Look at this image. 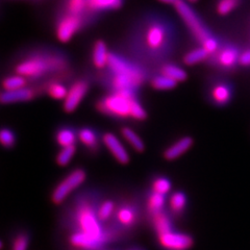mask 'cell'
Segmentation results:
<instances>
[{
  "instance_id": "cell-1",
  "label": "cell",
  "mask_w": 250,
  "mask_h": 250,
  "mask_svg": "<svg viewBox=\"0 0 250 250\" xmlns=\"http://www.w3.org/2000/svg\"><path fill=\"white\" fill-rule=\"evenodd\" d=\"M178 30L165 14L146 12L135 20L125 37L126 57L148 70H155L176 51Z\"/></svg>"
},
{
  "instance_id": "cell-2",
  "label": "cell",
  "mask_w": 250,
  "mask_h": 250,
  "mask_svg": "<svg viewBox=\"0 0 250 250\" xmlns=\"http://www.w3.org/2000/svg\"><path fill=\"white\" fill-rule=\"evenodd\" d=\"M70 69L67 53L58 49L39 48L25 52L14 65V72L30 83L44 81Z\"/></svg>"
},
{
  "instance_id": "cell-3",
  "label": "cell",
  "mask_w": 250,
  "mask_h": 250,
  "mask_svg": "<svg viewBox=\"0 0 250 250\" xmlns=\"http://www.w3.org/2000/svg\"><path fill=\"white\" fill-rule=\"evenodd\" d=\"M174 9L179 17L186 24V27L199 46L205 48L209 57L217 52L221 45V40H219L210 31L206 23L199 17V15L195 12L190 4L185 0H179L174 5ZM208 57V58H209Z\"/></svg>"
},
{
  "instance_id": "cell-4",
  "label": "cell",
  "mask_w": 250,
  "mask_h": 250,
  "mask_svg": "<svg viewBox=\"0 0 250 250\" xmlns=\"http://www.w3.org/2000/svg\"><path fill=\"white\" fill-rule=\"evenodd\" d=\"M139 99V91L124 90L107 92L95 104L97 111L109 118L124 120L132 119V108Z\"/></svg>"
},
{
  "instance_id": "cell-5",
  "label": "cell",
  "mask_w": 250,
  "mask_h": 250,
  "mask_svg": "<svg viewBox=\"0 0 250 250\" xmlns=\"http://www.w3.org/2000/svg\"><path fill=\"white\" fill-rule=\"evenodd\" d=\"M97 210L94 209V205L88 200L83 199L76 205L75 209V231L84 233L101 247L108 241L109 234L104 230L100 225Z\"/></svg>"
},
{
  "instance_id": "cell-6",
  "label": "cell",
  "mask_w": 250,
  "mask_h": 250,
  "mask_svg": "<svg viewBox=\"0 0 250 250\" xmlns=\"http://www.w3.org/2000/svg\"><path fill=\"white\" fill-rule=\"evenodd\" d=\"M91 24L92 23L87 18L81 17V16L57 13L54 30H56V36L59 41L68 43L77 33Z\"/></svg>"
},
{
  "instance_id": "cell-7",
  "label": "cell",
  "mask_w": 250,
  "mask_h": 250,
  "mask_svg": "<svg viewBox=\"0 0 250 250\" xmlns=\"http://www.w3.org/2000/svg\"><path fill=\"white\" fill-rule=\"evenodd\" d=\"M240 54L241 51L236 45L221 41V45L217 52L210 56L207 62L223 71H231L239 65Z\"/></svg>"
},
{
  "instance_id": "cell-8",
  "label": "cell",
  "mask_w": 250,
  "mask_h": 250,
  "mask_svg": "<svg viewBox=\"0 0 250 250\" xmlns=\"http://www.w3.org/2000/svg\"><path fill=\"white\" fill-rule=\"evenodd\" d=\"M85 178H87V173L83 168H76L72 170L54 188L51 195L52 202L56 203V205H60L72 193V191L84 183Z\"/></svg>"
},
{
  "instance_id": "cell-9",
  "label": "cell",
  "mask_w": 250,
  "mask_h": 250,
  "mask_svg": "<svg viewBox=\"0 0 250 250\" xmlns=\"http://www.w3.org/2000/svg\"><path fill=\"white\" fill-rule=\"evenodd\" d=\"M98 75L99 84L103 85L107 92H119L124 90L139 91L142 87L129 76L111 71L106 68L100 70Z\"/></svg>"
},
{
  "instance_id": "cell-10",
  "label": "cell",
  "mask_w": 250,
  "mask_h": 250,
  "mask_svg": "<svg viewBox=\"0 0 250 250\" xmlns=\"http://www.w3.org/2000/svg\"><path fill=\"white\" fill-rule=\"evenodd\" d=\"M91 87L88 77H80L70 84L66 98L62 100V108L66 113H73L87 95Z\"/></svg>"
},
{
  "instance_id": "cell-11",
  "label": "cell",
  "mask_w": 250,
  "mask_h": 250,
  "mask_svg": "<svg viewBox=\"0 0 250 250\" xmlns=\"http://www.w3.org/2000/svg\"><path fill=\"white\" fill-rule=\"evenodd\" d=\"M158 240L160 246L165 250H189L194 243L190 234L173 229L159 233Z\"/></svg>"
},
{
  "instance_id": "cell-12",
  "label": "cell",
  "mask_w": 250,
  "mask_h": 250,
  "mask_svg": "<svg viewBox=\"0 0 250 250\" xmlns=\"http://www.w3.org/2000/svg\"><path fill=\"white\" fill-rule=\"evenodd\" d=\"M40 93L41 91L37 84H35V87L34 85H27L25 88L14 91H2L0 99H1L2 104L26 103V101H30L36 98Z\"/></svg>"
},
{
  "instance_id": "cell-13",
  "label": "cell",
  "mask_w": 250,
  "mask_h": 250,
  "mask_svg": "<svg viewBox=\"0 0 250 250\" xmlns=\"http://www.w3.org/2000/svg\"><path fill=\"white\" fill-rule=\"evenodd\" d=\"M232 98V87L229 83L217 81L209 85L208 99L218 106H224Z\"/></svg>"
},
{
  "instance_id": "cell-14",
  "label": "cell",
  "mask_w": 250,
  "mask_h": 250,
  "mask_svg": "<svg viewBox=\"0 0 250 250\" xmlns=\"http://www.w3.org/2000/svg\"><path fill=\"white\" fill-rule=\"evenodd\" d=\"M103 144L107 148L115 160L121 165H126L130 161V156L127 150L125 149L120 140L113 132H104L103 134Z\"/></svg>"
},
{
  "instance_id": "cell-15",
  "label": "cell",
  "mask_w": 250,
  "mask_h": 250,
  "mask_svg": "<svg viewBox=\"0 0 250 250\" xmlns=\"http://www.w3.org/2000/svg\"><path fill=\"white\" fill-rule=\"evenodd\" d=\"M57 13L81 16L87 18L91 23L95 21L88 13V0H62Z\"/></svg>"
},
{
  "instance_id": "cell-16",
  "label": "cell",
  "mask_w": 250,
  "mask_h": 250,
  "mask_svg": "<svg viewBox=\"0 0 250 250\" xmlns=\"http://www.w3.org/2000/svg\"><path fill=\"white\" fill-rule=\"evenodd\" d=\"M124 0H88V13L93 19L107 12L120 10Z\"/></svg>"
},
{
  "instance_id": "cell-17",
  "label": "cell",
  "mask_w": 250,
  "mask_h": 250,
  "mask_svg": "<svg viewBox=\"0 0 250 250\" xmlns=\"http://www.w3.org/2000/svg\"><path fill=\"white\" fill-rule=\"evenodd\" d=\"M78 141L91 152H97L103 143V135L93 127L83 126L78 129Z\"/></svg>"
},
{
  "instance_id": "cell-18",
  "label": "cell",
  "mask_w": 250,
  "mask_h": 250,
  "mask_svg": "<svg viewBox=\"0 0 250 250\" xmlns=\"http://www.w3.org/2000/svg\"><path fill=\"white\" fill-rule=\"evenodd\" d=\"M193 143H194L193 138H191L189 136H186V137L178 139L173 144L170 145L169 147L166 148L165 150H164L163 158L169 162L175 161L179 158V156H182L183 154H185L188 150H189L192 147Z\"/></svg>"
},
{
  "instance_id": "cell-19",
  "label": "cell",
  "mask_w": 250,
  "mask_h": 250,
  "mask_svg": "<svg viewBox=\"0 0 250 250\" xmlns=\"http://www.w3.org/2000/svg\"><path fill=\"white\" fill-rule=\"evenodd\" d=\"M116 220L118 224L124 226L126 229L134 228L138 220V213L136 208L129 205V203H124L121 207L116 209Z\"/></svg>"
},
{
  "instance_id": "cell-20",
  "label": "cell",
  "mask_w": 250,
  "mask_h": 250,
  "mask_svg": "<svg viewBox=\"0 0 250 250\" xmlns=\"http://www.w3.org/2000/svg\"><path fill=\"white\" fill-rule=\"evenodd\" d=\"M108 54H109V51L107 50L105 42L104 40H101V39L96 40L93 45L92 62H93L94 67L98 69L99 71L107 67Z\"/></svg>"
},
{
  "instance_id": "cell-21",
  "label": "cell",
  "mask_w": 250,
  "mask_h": 250,
  "mask_svg": "<svg viewBox=\"0 0 250 250\" xmlns=\"http://www.w3.org/2000/svg\"><path fill=\"white\" fill-rule=\"evenodd\" d=\"M54 140L61 148L75 145L78 141V130L69 125H62L57 129Z\"/></svg>"
},
{
  "instance_id": "cell-22",
  "label": "cell",
  "mask_w": 250,
  "mask_h": 250,
  "mask_svg": "<svg viewBox=\"0 0 250 250\" xmlns=\"http://www.w3.org/2000/svg\"><path fill=\"white\" fill-rule=\"evenodd\" d=\"M154 72L165 75L177 83H183L187 81L188 78V73L186 72V70H184L178 65H175L173 62H167L165 64L160 66Z\"/></svg>"
},
{
  "instance_id": "cell-23",
  "label": "cell",
  "mask_w": 250,
  "mask_h": 250,
  "mask_svg": "<svg viewBox=\"0 0 250 250\" xmlns=\"http://www.w3.org/2000/svg\"><path fill=\"white\" fill-rule=\"evenodd\" d=\"M149 84L151 87L156 90V91H168L174 89L177 85V82L171 80V78L163 75L158 72H153L150 80H149Z\"/></svg>"
},
{
  "instance_id": "cell-24",
  "label": "cell",
  "mask_w": 250,
  "mask_h": 250,
  "mask_svg": "<svg viewBox=\"0 0 250 250\" xmlns=\"http://www.w3.org/2000/svg\"><path fill=\"white\" fill-rule=\"evenodd\" d=\"M208 57V52L202 46H198L196 48L188 51L183 58V62L186 66H194L201 62H207Z\"/></svg>"
},
{
  "instance_id": "cell-25",
  "label": "cell",
  "mask_w": 250,
  "mask_h": 250,
  "mask_svg": "<svg viewBox=\"0 0 250 250\" xmlns=\"http://www.w3.org/2000/svg\"><path fill=\"white\" fill-rule=\"evenodd\" d=\"M166 203V195L153 192L151 190L147 198V209L150 216H153L164 210Z\"/></svg>"
},
{
  "instance_id": "cell-26",
  "label": "cell",
  "mask_w": 250,
  "mask_h": 250,
  "mask_svg": "<svg viewBox=\"0 0 250 250\" xmlns=\"http://www.w3.org/2000/svg\"><path fill=\"white\" fill-rule=\"evenodd\" d=\"M29 81L26 77L19 75V74H13L7 75L3 78L2 81V91H14L25 88L29 85Z\"/></svg>"
},
{
  "instance_id": "cell-27",
  "label": "cell",
  "mask_w": 250,
  "mask_h": 250,
  "mask_svg": "<svg viewBox=\"0 0 250 250\" xmlns=\"http://www.w3.org/2000/svg\"><path fill=\"white\" fill-rule=\"evenodd\" d=\"M122 137L127 141L129 145L134 148L137 152H143L145 150V144L143 140L139 137L137 132L128 126H122L120 129Z\"/></svg>"
},
{
  "instance_id": "cell-28",
  "label": "cell",
  "mask_w": 250,
  "mask_h": 250,
  "mask_svg": "<svg viewBox=\"0 0 250 250\" xmlns=\"http://www.w3.org/2000/svg\"><path fill=\"white\" fill-rule=\"evenodd\" d=\"M151 222L156 234L168 231L170 229H173L172 222L170 220V218L168 217V215L165 213V210L151 216Z\"/></svg>"
},
{
  "instance_id": "cell-29",
  "label": "cell",
  "mask_w": 250,
  "mask_h": 250,
  "mask_svg": "<svg viewBox=\"0 0 250 250\" xmlns=\"http://www.w3.org/2000/svg\"><path fill=\"white\" fill-rule=\"evenodd\" d=\"M169 205L172 212L176 215L182 214L187 207V196L183 191H176L170 196Z\"/></svg>"
},
{
  "instance_id": "cell-30",
  "label": "cell",
  "mask_w": 250,
  "mask_h": 250,
  "mask_svg": "<svg viewBox=\"0 0 250 250\" xmlns=\"http://www.w3.org/2000/svg\"><path fill=\"white\" fill-rule=\"evenodd\" d=\"M242 0H217L216 12L220 16H228L240 6Z\"/></svg>"
},
{
  "instance_id": "cell-31",
  "label": "cell",
  "mask_w": 250,
  "mask_h": 250,
  "mask_svg": "<svg viewBox=\"0 0 250 250\" xmlns=\"http://www.w3.org/2000/svg\"><path fill=\"white\" fill-rule=\"evenodd\" d=\"M76 152V145H71L67 147H62L61 150L56 156V162L59 166L65 167L72 160L73 155Z\"/></svg>"
},
{
  "instance_id": "cell-32",
  "label": "cell",
  "mask_w": 250,
  "mask_h": 250,
  "mask_svg": "<svg viewBox=\"0 0 250 250\" xmlns=\"http://www.w3.org/2000/svg\"><path fill=\"white\" fill-rule=\"evenodd\" d=\"M171 182L166 176H156L152 179L151 183V190L153 192L166 195L171 190Z\"/></svg>"
},
{
  "instance_id": "cell-33",
  "label": "cell",
  "mask_w": 250,
  "mask_h": 250,
  "mask_svg": "<svg viewBox=\"0 0 250 250\" xmlns=\"http://www.w3.org/2000/svg\"><path fill=\"white\" fill-rule=\"evenodd\" d=\"M116 212L115 209V203L112 200H105L101 205H99L97 208V215L99 220L101 222L107 221L109 218H111L114 213Z\"/></svg>"
},
{
  "instance_id": "cell-34",
  "label": "cell",
  "mask_w": 250,
  "mask_h": 250,
  "mask_svg": "<svg viewBox=\"0 0 250 250\" xmlns=\"http://www.w3.org/2000/svg\"><path fill=\"white\" fill-rule=\"evenodd\" d=\"M0 143H1V145L4 148H6V149H12L16 145L15 132L9 127H3L0 130Z\"/></svg>"
},
{
  "instance_id": "cell-35",
  "label": "cell",
  "mask_w": 250,
  "mask_h": 250,
  "mask_svg": "<svg viewBox=\"0 0 250 250\" xmlns=\"http://www.w3.org/2000/svg\"><path fill=\"white\" fill-rule=\"evenodd\" d=\"M29 244V237L25 232L19 233L13 241L12 250H27Z\"/></svg>"
},
{
  "instance_id": "cell-36",
  "label": "cell",
  "mask_w": 250,
  "mask_h": 250,
  "mask_svg": "<svg viewBox=\"0 0 250 250\" xmlns=\"http://www.w3.org/2000/svg\"><path fill=\"white\" fill-rule=\"evenodd\" d=\"M239 65L243 67H250V48L241 51Z\"/></svg>"
},
{
  "instance_id": "cell-37",
  "label": "cell",
  "mask_w": 250,
  "mask_h": 250,
  "mask_svg": "<svg viewBox=\"0 0 250 250\" xmlns=\"http://www.w3.org/2000/svg\"><path fill=\"white\" fill-rule=\"evenodd\" d=\"M159 1L162 2V3H165V4L174 5L177 1H179V0H159Z\"/></svg>"
},
{
  "instance_id": "cell-38",
  "label": "cell",
  "mask_w": 250,
  "mask_h": 250,
  "mask_svg": "<svg viewBox=\"0 0 250 250\" xmlns=\"http://www.w3.org/2000/svg\"><path fill=\"white\" fill-rule=\"evenodd\" d=\"M188 2H192V3H194V2H197L198 0H187Z\"/></svg>"
},
{
  "instance_id": "cell-39",
  "label": "cell",
  "mask_w": 250,
  "mask_h": 250,
  "mask_svg": "<svg viewBox=\"0 0 250 250\" xmlns=\"http://www.w3.org/2000/svg\"><path fill=\"white\" fill-rule=\"evenodd\" d=\"M131 250H140V249H131Z\"/></svg>"
}]
</instances>
